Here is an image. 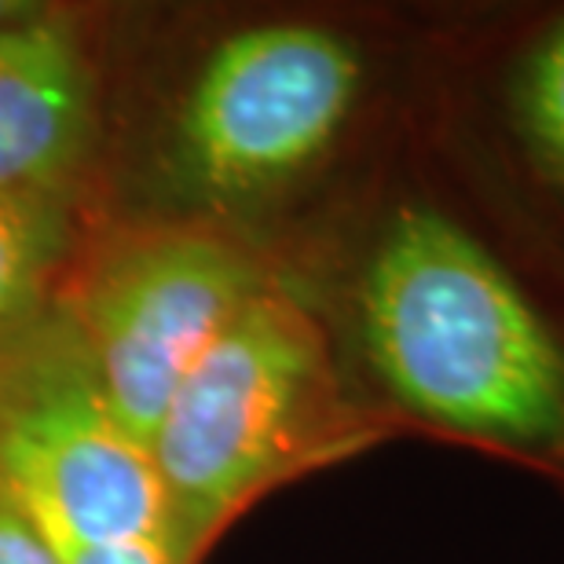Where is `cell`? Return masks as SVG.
Segmentation results:
<instances>
[{"mask_svg": "<svg viewBox=\"0 0 564 564\" xmlns=\"http://www.w3.org/2000/svg\"><path fill=\"white\" fill-rule=\"evenodd\" d=\"M429 8L250 4L202 19L110 140L99 217L202 224L290 272L414 132Z\"/></svg>", "mask_w": 564, "mask_h": 564, "instance_id": "obj_1", "label": "cell"}, {"mask_svg": "<svg viewBox=\"0 0 564 564\" xmlns=\"http://www.w3.org/2000/svg\"><path fill=\"white\" fill-rule=\"evenodd\" d=\"M286 275L392 436L564 495V286L469 206L419 132Z\"/></svg>", "mask_w": 564, "mask_h": 564, "instance_id": "obj_2", "label": "cell"}, {"mask_svg": "<svg viewBox=\"0 0 564 564\" xmlns=\"http://www.w3.org/2000/svg\"><path fill=\"white\" fill-rule=\"evenodd\" d=\"M389 440L319 308L282 272L198 359L151 436L169 564H202L272 491Z\"/></svg>", "mask_w": 564, "mask_h": 564, "instance_id": "obj_3", "label": "cell"}, {"mask_svg": "<svg viewBox=\"0 0 564 564\" xmlns=\"http://www.w3.org/2000/svg\"><path fill=\"white\" fill-rule=\"evenodd\" d=\"M414 132L469 206L564 286V0L429 8Z\"/></svg>", "mask_w": 564, "mask_h": 564, "instance_id": "obj_4", "label": "cell"}, {"mask_svg": "<svg viewBox=\"0 0 564 564\" xmlns=\"http://www.w3.org/2000/svg\"><path fill=\"white\" fill-rule=\"evenodd\" d=\"M282 268L257 246L202 224L96 217L59 290L107 400L129 433L151 436L176 389Z\"/></svg>", "mask_w": 564, "mask_h": 564, "instance_id": "obj_5", "label": "cell"}, {"mask_svg": "<svg viewBox=\"0 0 564 564\" xmlns=\"http://www.w3.org/2000/svg\"><path fill=\"white\" fill-rule=\"evenodd\" d=\"M0 488L59 550L162 539L147 451L59 304L0 345Z\"/></svg>", "mask_w": 564, "mask_h": 564, "instance_id": "obj_6", "label": "cell"}, {"mask_svg": "<svg viewBox=\"0 0 564 564\" xmlns=\"http://www.w3.org/2000/svg\"><path fill=\"white\" fill-rule=\"evenodd\" d=\"M110 15L37 0L0 33V198L99 217L115 137Z\"/></svg>", "mask_w": 564, "mask_h": 564, "instance_id": "obj_7", "label": "cell"}, {"mask_svg": "<svg viewBox=\"0 0 564 564\" xmlns=\"http://www.w3.org/2000/svg\"><path fill=\"white\" fill-rule=\"evenodd\" d=\"M85 209L0 198V345L41 323L59 304L88 224Z\"/></svg>", "mask_w": 564, "mask_h": 564, "instance_id": "obj_8", "label": "cell"}, {"mask_svg": "<svg viewBox=\"0 0 564 564\" xmlns=\"http://www.w3.org/2000/svg\"><path fill=\"white\" fill-rule=\"evenodd\" d=\"M0 564H66L52 535L0 488Z\"/></svg>", "mask_w": 564, "mask_h": 564, "instance_id": "obj_9", "label": "cell"}, {"mask_svg": "<svg viewBox=\"0 0 564 564\" xmlns=\"http://www.w3.org/2000/svg\"><path fill=\"white\" fill-rule=\"evenodd\" d=\"M66 564H169L162 539H140L121 546H93V550H63Z\"/></svg>", "mask_w": 564, "mask_h": 564, "instance_id": "obj_10", "label": "cell"}, {"mask_svg": "<svg viewBox=\"0 0 564 564\" xmlns=\"http://www.w3.org/2000/svg\"><path fill=\"white\" fill-rule=\"evenodd\" d=\"M33 8H37V0H0V33L26 19Z\"/></svg>", "mask_w": 564, "mask_h": 564, "instance_id": "obj_11", "label": "cell"}]
</instances>
